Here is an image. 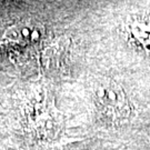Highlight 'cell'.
Instances as JSON below:
<instances>
[{"instance_id": "obj_4", "label": "cell", "mask_w": 150, "mask_h": 150, "mask_svg": "<svg viewBox=\"0 0 150 150\" xmlns=\"http://www.w3.org/2000/svg\"><path fill=\"white\" fill-rule=\"evenodd\" d=\"M68 41L64 39L57 40L56 42L46 48L42 57L45 69L51 75L64 74L68 61Z\"/></svg>"}, {"instance_id": "obj_1", "label": "cell", "mask_w": 150, "mask_h": 150, "mask_svg": "<svg viewBox=\"0 0 150 150\" xmlns=\"http://www.w3.org/2000/svg\"><path fill=\"white\" fill-rule=\"evenodd\" d=\"M19 126L30 144L48 148L62 138L66 121L54 96L48 90H41L23 100L19 110Z\"/></svg>"}, {"instance_id": "obj_5", "label": "cell", "mask_w": 150, "mask_h": 150, "mask_svg": "<svg viewBox=\"0 0 150 150\" xmlns=\"http://www.w3.org/2000/svg\"><path fill=\"white\" fill-rule=\"evenodd\" d=\"M128 33L138 48L150 54V18H136L130 21Z\"/></svg>"}, {"instance_id": "obj_8", "label": "cell", "mask_w": 150, "mask_h": 150, "mask_svg": "<svg viewBox=\"0 0 150 150\" xmlns=\"http://www.w3.org/2000/svg\"><path fill=\"white\" fill-rule=\"evenodd\" d=\"M5 1H8V0H0V2H5Z\"/></svg>"}, {"instance_id": "obj_3", "label": "cell", "mask_w": 150, "mask_h": 150, "mask_svg": "<svg viewBox=\"0 0 150 150\" xmlns=\"http://www.w3.org/2000/svg\"><path fill=\"white\" fill-rule=\"evenodd\" d=\"M42 28L38 23L19 22L0 33V49L21 47L38 41L42 36Z\"/></svg>"}, {"instance_id": "obj_6", "label": "cell", "mask_w": 150, "mask_h": 150, "mask_svg": "<svg viewBox=\"0 0 150 150\" xmlns=\"http://www.w3.org/2000/svg\"><path fill=\"white\" fill-rule=\"evenodd\" d=\"M52 150H98L97 146L91 140L85 141H77V142H70L67 145H62L59 147H54Z\"/></svg>"}, {"instance_id": "obj_2", "label": "cell", "mask_w": 150, "mask_h": 150, "mask_svg": "<svg viewBox=\"0 0 150 150\" xmlns=\"http://www.w3.org/2000/svg\"><path fill=\"white\" fill-rule=\"evenodd\" d=\"M91 98L99 122L106 127L118 128L129 122L132 108L127 93L115 80L101 77L93 81Z\"/></svg>"}, {"instance_id": "obj_7", "label": "cell", "mask_w": 150, "mask_h": 150, "mask_svg": "<svg viewBox=\"0 0 150 150\" xmlns=\"http://www.w3.org/2000/svg\"><path fill=\"white\" fill-rule=\"evenodd\" d=\"M0 150H15L12 148H0Z\"/></svg>"}]
</instances>
